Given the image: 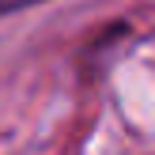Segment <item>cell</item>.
<instances>
[{"label": "cell", "mask_w": 155, "mask_h": 155, "mask_svg": "<svg viewBox=\"0 0 155 155\" xmlns=\"http://www.w3.org/2000/svg\"><path fill=\"white\" fill-rule=\"evenodd\" d=\"M42 4V0H0V15H15V12H27V8Z\"/></svg>", "instance_id": "obj_1"}]
</instances>
